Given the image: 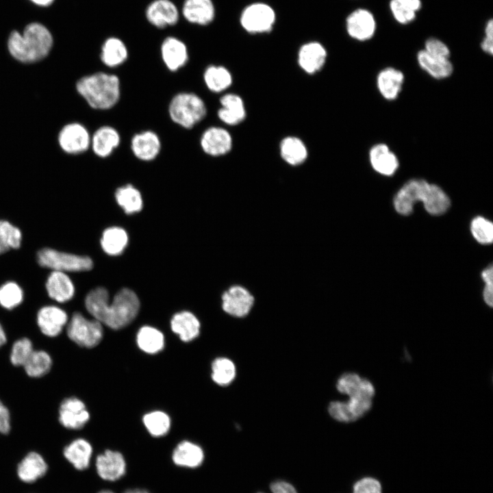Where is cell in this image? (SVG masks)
<instances>
[{
  "instance_id": "1",
  "label": "cell",
  "mask_w": 493,
  "mask_h": 493,
  "mask_svg": "<svg viewBox=\"0 0 493 493\" xmlns=\"http://www.w3.org/2000/svg\"><path fill=\"white\" fill-rule=\"evenodd\" d=\"M87 311L101 324L112 329H119L129 325L137 316L140 301L136 294L129 288L120 290L109 303L108 290L99 287L86 296Z\"/></svg>"
},
{
  "instance_id": "2",
  "label": "cell",
  "mask_w": 493,
  "mask_h": 493,
  "mask_svg": "<svg viewBox=\"0 0 493 493\" xmlns=\"http://www.w3.org/2000/svg\"><path fill=\"white\" fill-rule=\"evenodd\" d=\"M53 45V36L42 24L27 25L21 32L14 30L8 36L7 47L10 54L23 63L40 61L47 56Z\"/></svg>"
},
{
  "instance_id": "3",
  "label": "cell",
  "mask_w": 493,
  "mask_h": 493,
  "mask_svg": "<svg viewBox=\"0 0 493 493\" xmlns=\"http://www.w3.org/2000/svg\"><path fill=\"white\" fill-rule=\"evenodd\" d=\"M78 93L94 109L105 110L115 106L121 98V81L114 74L97 72L80 78Z\"/></svg>"
},
{
  "instance_id": "4",
  "label": "cell",
  "mask_w": 493,
  "mask_h": 493,
  "mask_svg": "<svg viewBox=\"0 0 493 493\" xmlns=\"http://www.w3.org/2000/svg\"><path fill=\"white\" fill-rule=\"evenodd\" d=\"M171 121L184 129H192L207 114L204 101L198 94L181 92L171 99L168 108Z\"/></svg>"
},
{
  "instance_id": "5",
  "label": "cell",
  "mask_w": 493,
  "mask_h": 493,
  "mask_svg": "<svg viewBox=\"0 0 493 493\" xmlns=\"http://www.w3.org/2000/svg\"><path fill=\"white\" fill-rule=\"evenodd\" d=\"M38 264L60 272H81L92 269L93 262L88 256L77 255L45 248L37 254Z\"/></svg>"
},
{
  "instance_id": "6",
  "label": "cell",
  "mask_w": 493,
  "mask_h": 493,
  "mask_svg": "<svg viewBox=\"0 0 493 493\" xmlns=\"http://www.w3.org/2000/svg\"><path fill=\"white\" fill-rule=\"evenodd\" d=\"M68 337L77 345L92 348L102 340L103 330L101 323L96 319L90 320L75 312L67 326Z\"/></svg>"
},
{
  "instance_id": "7",
  "label": "cell",
  "mask_w": 493,
  "mask_h": 493,
  "mask_svg": "<svg viewBox=\"0 0 493 493\" xmlns=\"http://www.w3.org/2000/svg\"><path fill=\"white\" fill-rule=\"evenodd\" d=\"M276 21V14L269 5L256 2L247 5L240 15L242 28L250 34L270 32Z\"/></svg>"
},
{
  "instance_id": "8",
  "label": "cell",
  "mask_w": 493,
  "mask_h": 493,
  "mask_svg": "<svg viewBox=\"0 0 493 493\" xmlns=\"http://www.w3.org/2000/svg\"><path fill=\"white\" fill-rule=\"evenodd\" d=\"M347 401L331 402L328 411L330 416L339 422H354L364 416L372 407V399L361 392L349 396Z\"/></svg>"
},
{
  "instance_id": "9",
  "label": "cell",
  "mask_w": 493,
  "mask_h": 493,
  "mask_svg": "<svg viewBox=\"0 0 493 493\" xmlns=\"http://www.w3.org/2000/svg\"><path fill=\"white\" fill-rule=\"evenodd\" d=\"M431 184L422 179H412L405 182L394 197V207L399 214L412 213L417 202H423Z\"/></svg>"
},
{
  "instance_id": "10",
  "label": "cell",
  "mask_w": 493,
  "mask_h": 493,
  "mask_svg": "<svg viewBox=\"0 0 493 493\" xmlns=\"http://www.w3.org/2000/svg\"><path fill=\"white\" fill-rule=\"evenodd\" d=\"M345 25L349 36L359 42L370 40L377 31V21L374 14L363 8L353 10L347 16Z\"/></svg>"
},
{
  "instance_id": "11",
  "label": "cell",
  "mask_w": 493,
  "mask_h": 493,
  "mask_svg": "<svg viewBox=\"0 0 493 493\" xmlns=\"http://www.w3.org/2000/svg\"><path fill=\"white\" fill-rule=\"evenodd\" d=\"M91 136L81 124L73 123L65 125L58 136L59 144L64 151L78 154L86 151L90 147Z\"/></svg>"
},
{
  "instance_id": "12",
  "label": "cell",
  "mask_w": 493,
  "mask_h": 493,
  "mask_svg": "<svg viewBox=\"0 0 493 493\" xmlns=\"http://www.w3.org/2000/svg\"><path fill=\"white\" fill-rule=\"evenodd\" d=\"M254 297L246 288L233 286L222 295V308L227 314L234 317H244L251 311Z\"/></svg>"
},
{
  "instance_id": "13",
  "label": "cell",
  "mask_w": 493,
  "mask_h": 493,
  "mask_svg": "<svg viewBox=\"0 0 493 493\" xmlns=\"http://www.w3.org/2000/svg\"><path fill=\"white\" fill-rule=\"evenodd\" d=\"M232 138L227 130L220 127L206 129L200 138V145L205 153L219 157L228 153L232 148Z\"/></svg>"
},
{
  "instance_id": "14",
  "label": "cell",
  "mask_w": 493,
  "mask_h": 493,
  "mask_svg": "<svg viewBox=\"0 0 493 493\" xmlns=\"http://www.w3.org/2000/svg\"><path fill=\"white\" fill-rule=\"evenodd\" d=\"M90 414L80 399L69 397L62 401L59 408V421L63 427L79 429L88 422Z\"/></svg>"
},
{
  "instance_id": "15",
  "label": "cell",
  "mask_w": 493,
  "mask_h": 493,
  "mask_svg": "<svg viewBox=\"0 0 493 493\" xmlns=\"http://www.w3.org/2000/svg\"><path fill=\"white\" fill-rule=\"evenodd\" d=\"M130 147L137 159L149 162L155 160L160 154L162 142L155 131L145 130L136 133L132 136Z\"/></svg>"
},
{
  "instance_id": "16",
  "label": "cell",
  "mask_w": 493,
  "mask_h": 493,
  "mask_svg": "<svg viewBox=\"0 0 493 493\" xmlns=\"http://www.w3.org/2000/svg\"><path fill=\"white\" fill-rule=\"evenodd\" d=\"M95 466L99 476L105 481L118 480L126 472L125 458L118 451L106 450L97 457Z\"/></svg>"
},
{
  "instance_id": "17",
  "label": "cell",
  "mask_w": 493,
  "mask_h": 493,
  "mask_svg": "<svg viewBox=\"0 0 493 493\" xmlns=\"http://www.w3.org/2000/svg\"><path fill=\"white\" fill-rule=\"evenodd\" d=\"M327 57L325 47L318 42L311 41L303 45L298 53V63L305 73L313 75L324 66Z\"/></svg>"
},
{
  "instance_id": "18",
  "label": "cell",
  "mask_w": 493,
  "mask_h": 493,
  "mask_svg": "<svg viewBox=\"0 0 493 493\" xmlns=\"http://www.w3.org/2000/svg\"><path fill=\"white\" fill-rule=\"evenodd\" d=\"M368 159L373 170L381 175H393L399 167V158L385 143L373 145L369 150Z\"/></svg>"
},
{
  "instance_id": "19",
  "label": "cell",
  "mask_w": 493,
  "mask_h": 493,
  "mask_svg": "<svg viewBox=\"0 0 493 493\" xmlns=\"http://www.w3.org/2000/svg\"><path fill=\"white\" fill-rule=\"evenodd\" d=\"M68 323L65 311L55 305L42 307L37 314V323L41 332L48 337H55Z\"/></svg>"
},
{
  "instance_id": "20",
  "label": "cell",
  "mask_w": 493,
  "mask_h": 493,
  "mask_svg": "<svg viewBox=\"0 0 493 493\" xmlns=\"http://www.w3.org/2000/svg\"><path fill=\"white\" fill-rule=\"evenodd\" d=\"M405 81L403 73L394 67L381 70L377 76V87L383 98L393 101L400 94Z\"/></svg>"
},
{
  "instance_id": "21",
  "label": "cell",
  "mask_w": 493,
  "mask_h": 493,
  "mask_svg": "<svg viewBox=\"0 0 493 493\" xmlns=\"http://www.w3.org/2000/svg\"><path fill=\"white\" fill-rule=\"evenodd\" d=\"M161 56L166 67L176 72L184 66L188 60L186 45L175 37L166 38L161 46Z\"/></svg>"
},
{
  "instance_id": "22",
  "label": "cell",
  "mask_w": 493,
  "mask_h": 493,
  "mask_svg": "<svg viewBox=\"0 0 493 493\" xmlns=\"http://www.w3.org/2000/svg\"><path fill=\"white\" fill-rule=\"evenodd\" d=\"M121 143L119 132L113 127H99L91 137L90 146L94 153L101 157H109Z\"/></svg>"
},
{
  "instance_id": "23",
  "label": "cell",
  "mask_w": 493,
  "mask_h": 493,
  "mask_svg": "<svg viewBox=\"0 0 493 493\" xmlns=\"http://www.w3.org/2000/svg\"><path fill=\"white\" fill-rule=\"evenodd\" d=\"M221 107L217 112L218 118L228 125H236L246 117V109L242 99L238 94L228 93L220 99Z\"/></svg>"
},
{
  "instance_id": "24",
  "label": "cell",
  "mask_w": 493,
  "mask_h": 493,
  "mask_svg": "<svg viewBox=\"0 0 493 493\" xmlns=\"http://www.w3.org/2000/svg\"><path fill=\"white\" fill-rule=\"evenodd\" d=\"M146 15L152 25L160 28L175 25L179 18L178 10L170 0L153 1L148 6Z\"/></svg>"
},
{
  "instance_id": "25",
  "label": "cell",
  "mask_w": 493,
  "mask_h": 493,
  "mask_svg": "<svg viewBox=\"0 0 493 493\" xmlns=\"http://www.w3.org/2000/svg\"><path fill=\"white\" fill-rule=\"evenodd\" d=\"M420 68L435 79L449 77L453 73V65L450 59H442L429 55L423 49L416 55Z\"/></svg>"
},
{
  "instance_id": "26",
  "label": "cell",
  "mask_w": 493,
  "mask_h": 493,
  "mask_svg": "<svg viewBox=\"0 0 493 493\" xmlns=\"http://www.w3.org/2000/svg\"><path fill=\"white\" fill-rule=\"evenodd\" d=\"M46 289L49 296L59 303L71 300L75 288L70 277L63 272L53 270L48 277Z\"/></svg>"
},
{
  "instance_id": "27",
  "label": "cell",
  "mask_w": 493,
  "mask_h": 493,
  "mask_svg": "<svg viewBox=\"0 0 493 493\" xmlns=\"http://www.w3.org/2000/svg\"><path fill=\"white\" fill-rule=\"evenodd\" d=\"M183 14L186 20L201 25H207L214 18L215 10L212 0H186Z\"/></svg>"
},
{
  "instance_id": "28",
  "label": "cell",
  "mask_w": 493,
  "mask_h": 493,
  "mask_svg": "<svg viewBox=\"0 0 493 493\" xmlns=\"http://www.w3.org/2000/svg\"><path fill=\"white\" fill-rule=\"evenodd\" d=\"M48 469L44 458L38 453H29L19 463L17 475L25 483H33L43 477Z\"/></svg>"
},
{
  "instance_id": "29",
  "label": "cell",
  "mask_w": 493,
  "mask_h": 493,
  "mask_svg": "<svg viewBox=\"0 0 493 493\" xmlns=\"http://www.w3.org/2000/svg\"><path fill=\"white\" fill-rule=\"evenodd\" d=\"M172 331L184 342L196 338L200 331V323L191 312L183 311L176 313L170 321Z\"/></svg>"
},
{
  "instance_id": "30",
  "label": "cell",
  "mask_w": 493,
  "mask_h": 493,
  "mask_svg": "<svg viewBox=\"0 0 493 493\" xmlns=\"http://www.w3.org/2000/svg\"><path fill=\"white\" fill-rule=\"evenodd\" d=\"M204 453L197 444L183 441L177 444L172 454L173 462L181 467L194 468L203 463Z\"/></svg>"
},
{
  "instance_id": "31",
  "label": "cell",
  "mask_w": 493,
  "mask_h": 493,
  "mask_svg": "<svg viewBox=\"0 0 493 493\" xmlns=\"http://www.w3.org/2000/svg\"><path fill=\"white\" fill-rule=\"evenodd\" d=\"M63 454L76 469L83 470L90 465L92 448L87 440L79 438L67 445L64 448Z\"/></svg>"
},
{
  "instance_id": "32",
  "label": "cell",
  "mask_w": 493,
  "mask_h": 493,
  "mask_svg": "<svg viewBox=\"0 0 493 493\" xmlns=\"http://www.w3.org/2000/svg\"><path fill=\"white\" fill-rule=\"evenodd\" d=\"M127 49L121 39L109 38L103 42L100 58L106 66L110 68L118 66L127 60Z\"/></svg>"
},
{
  "instance_id": "33",
  "label": "cell",
  "mask_w": 493,
  "mask_h": 493,
  "mask_svg": "<svg viewBox=\"0 0 493 493\" xmlns=\"http://www.w3.org/2000/svg\"><path fill=\"white\" fill-rule=\"evenodd\" d=\"M279 149L282 159L292 166L303 164L307 157L308 152L305 144L295 136L284 138L280 143Z\"/></svg>"
},
{
  "instance_id": "34",
  "label": "cell",
  "mask_w": 493,
  "mask_h": 493,
  "mask_svg": "<svg viewBox=\"0 0 493 493\" xmlns=\"http://www.w3.org/2000/svg\"><path fill=\"white\" fill-rule=\"evenodd\" d=\"M421 0H390L389 8L394 19L401 25H407L415 21L422 8Z\"/></svg>"
},
{
  "instance_id": "35",
  "label": "cell",
  "mask_w": 493,
  "mask_h": 493,
  "mask_svg": "<svg viewBox=\"0 0 493 493\" xmlns=\"http://www.w3.org/2000/svg\"><path fill=\"white\" fill-rule=\"evenodd\" d=\"M128 242L126 231L120 227H111L105 229L101 238L103 250L109 255H120Z\"/></svg>"
},
{
  "instance_id": "36",
  "label": "cell",
  "mask_w": 493,
  "mask_h": 493,
  "mask_svg": "<svg viewBox=\"0 0 493 493\" xmlns=\"http://www.w3.org/2000/svg\"><path fill=\"white\" fill-rule=\"evenodd\" d=\"M203 80L212 92L219 93L227 89L232 84V76L225 66H208L203 73Z\"/></svg>"
},
{
  "instance_id": "37",
  "label": "cell",
  "mask_w": 493,
  "mask_h": 493,
  "mask_svg": "<svg viewBox=\"0 0 493 493\" xmlns=\"http://www.w3.org/2000/svg\"><path fill=\"white\" fill-rule=\"evenodd\" d=\"M115 198L118 204L126 214L136 213L142 208V195L140 191L131 184H127L117 188Z\"/></svg>"
},
{
  "instance_id": "38",
  "label": "cell",
  "mask_w": 493,
  "mask_h": 493,
  "mask_svg": "<svg viewBox=\"0 0 493 493\" xmlns=\"http://www.w3.org/2000/svg\"><path fill=\"white\" fill-rule=\"evenodd\" d=\"M136 340L139 348L149 354L158 353L164 346L163 333L150 326L141 327L138 332Z\"/></svg>"
},
{
  "instance_id": "39",
  "label": "cell",
  "mask_w": 493,
  "mask_h": 493,
  "mask_svg": "<svg viewBox=\"0 0 493 493\" xmlns=\"http://www.w3.org/2000/svg\"><path fill=\"white\" fill-rule=\"evenodd\" d=\"M425 210L433 216L444 214L450 207L451 201L446 192L438 185L431 184L424 200Z\"/></svg>"
},
{
  "instance_id": "40",
  "label": "cell",
  "mask_w": 493,
  "mask_h": 493,
  "mask_svg": "<svg viewBox=\"0 0 493 493\" xmlns=\"http://www.w3.org/2000/svg\"><path fill=\"white\" fill-rule=\"evenodd\" d=\"M51 366L52 359L46 351L34 350L23 366L29 377H40L49 372Z\"/></svg>"
},
{
  "instance_id": "41",
  "label": "cell",
  "mask_w": 493,
  "mask_h": 493,
  "mask_svg": "<svg viewBox=\"0 0 493 493\" xmlns=\"http://www.w3.org/2000/svg\"><path fill=\"white\" fill-rule=\"evenodd\" d=\"M236 366L233 362L226 357L215 359L212 364V379L220 385H227L236 377Z\"/></svg>"
},
{
  "instance_id": "42",
  "label": "cell",
  "mask_w": 493,
  "mask_h": 493,
  "mask_svg": "<svg viewBox=\"0 0 493 493\" xmlns=\"http://www.w3.org/2000/svg\"><path fill=\"white\" fill-rule=\"evenodd\" d=\"M143 422L149 433L155 437L166 434L170 427L169 416L161 411H155L147 414L143 417Z\"/></svg>"
},
{
  "instance_id": "43",
  "label": "cell",
  "mask_w": 493,
  "mask_h": 493,
  "mask_svg": "<svg viewBox=\"0 0 493 493\" xmlns=\"http://www.w3.org/2000/svg\"><path fill=\"white\" fill-rule=\"evenodd\" d=\"M22 233L18 228L5 220H0V255L21 246Z\"/></svg>"
},
{
  "instance_id": "44",
  "label": "cell",
  "mask_w": 493,
  "mask_h": 493,
  "mask_svg": "<svg viewBox=\"0 0 493 493\" xmlns=\"http://www.w3.org/2000/svg\"><path fill=\"white\" fill-rule=\"evenodd\" d=\"M23 299V290L16 283L9 281L0 287V305L4 308L11 309L18 306Z\"/></svg>"
},
{
  "instance_id": "45",
  "label": "cell",
  "mask_w": 493,
  "mask_h": 493,
  "mask_svg": "<svg viewBox=\"0 0 493 493\" xmlns=\"http://www.w3.org/2000/svg\"><path fill=\"white\" fill-rule=\"evenodd\" d=\"M470 231L475 239L481 244H488L493 240V224L482 217L477 216L470 224Z\"/></svg>"
},
{
  "instance_id": "46",
  "label": "cell",
  "mask_w": 493,
  "mask_h": 493,
  "mask_svg": "<svg viewBox=\"0 0 493 493\" xmlns=\"http://www.w3.org/2000/svg\"><path fill=\"white\" fill-rule=\"evenodd\" d=\"M34 351L32 342L27 338L16 340L12 346L10 361L14 366H23Z\"/></svg>"
},
{
  "instance_id": "47",
  "label": "cell",
  "mask_w": 493,
  "mask_h": 493,
  "mask_svg": "<svg viewBox=\"0 0 493 493\" xmlns=\"http://www.w3.org/2000/svg\"><path fill=\"white\" fill-rule=\"evenodd\" d=\"M422 49L434 57L450 59L451 51L449 47L439 38L433 37L427 38Z\"/></svg>"
},
{
  "instance_id": "48",
  "label": "cell",
  "mask_w": 493,
  "mask_h": 493,
  "mask_svg": "<svg viewBox=\"0 0 493 493\" xmlns=\"http://www.w3.org/2000/svg\"><path fill=\"white\" fill-rule=\"evenodd\" d=\"M353 493H381V485L374 478L364 477L355 483Z\"/></svg>"
},
{
  "instance_id": "49",
  "label": "cell",
  "mask_w": 493,
  "mask_h": 493,
  "mask_svg": "<svg viewBox=\"0 0 493 493\" xmlns=\"http://www.w3.org/2000/svg\"><path fill=\"white\" fill-rule=\"evenodd\" d=\"M481 277L485 282L483 292V300L490 307L493 305V268L492 266L484 269L481 273Z\"/></svg>"
},
{
  "instance_id": "50",
  "label": "cell",
  "mask_w": 493,
  "mask_h": 493,
  "mask_svg": "<svg viewBox=\"0 0 493 493\" xmlns=\"http://www.w3.org/2000/svg\"><path fill=\"white\" fill-rule=\"evenodd\" d=\"M10 431V415L8 409L0 401V433L8 434Z\"/></svg>"
},
{
  "instance_id": "51",
  "label": "cell",
  "mask_w": 493,
  "mask_h": 493,
  "mask_svg": "<svg viewBox=\"0 0 493 493\" xmlns=\"http://www.w3.org/2000/svg\"><path fill=\"white\" fill-rule=\"evenodd\" d=\"M270 490L273 493H297L291 484L281 481L273 483L270 485Z\"/></svg>"
},
{
  "instance_id": "52",
  "label": "cell",
  "mask_w": 493,
  "mask_h": 493,
  "mask_svg": "<svg viewBox=\"0 0 493 493\" xmlns=\"http://www.w3.org/2000/svg\"><path fill=\"white\" fill-rule=\"evenodd\" d=\"M481 49L488 55H492L493 53V38L484 36L481 42Z\"/></svg>"
},
{
  "instance_id": "53",
  "label": "cell",
  "mask_w": 493,
  "mask_h": 493,
  "mask_svg": "<svg viewBox=\"0 0 493 493\" xmlns=\"http://www.w3.org/2000/svg\"><path fill=\"white\" fill-rule=\"evenodd\" d=\"M484 36L493 38V21L491 18L485 23L484 27Z\"/></svg>"
},
{
  "instance_id": "54",
  "label": "cell",
  "mask_w": 493,
  "mask_h": 493,
  "mask_svg": "<svg viewBox=\"0 0 493 493\" xmlns=\"http://www.w3.org/2000/svg\"><path fill=\"white\" fill-rule=\"evenodd\" d=\"M34 5L40 7H47L50 5L54 0H29Z\"/></svg>"
},
{
  "instance_id": "55",
  "label": "cell",
  "mask_w": 493,
  "mask_h": 493,
  "mask_svg": "<svg viewBox=\"0 0 493 493\" xmlns=\"http://www.w3.org/2000/svg\"><path fill=\"white\" fill-rule=\"evenodd\" d=\"M6 342V336L3 330V327L0 323V347L3 346Z\"/></svg>"
},
{
  "instance_id": "56",
  "label": "cell",
  "mask_w": 493,
  "mask_h": 493,
  "mask_svg": "<svg viewBox=\"0 0 493 493\" xmlns=\"http://www.w3.org/2000/svg\"><path fill=\"white\" fill-rule=\"evenodd\" d=\"M123 493H149L148 491L142 489H132V490H127L125 491Z\"/></svg>"
},
{
  "instance_id": "57",
  "label": "cell",
  "mask_w": 493,
  "mask_h": 493,
  "mask_svg": "<svg viewBox=\"0 0 493 493\" xmlns=\"http://www.w3.org/2000/svg\"><path fill=\"white\" fill-rule=\"evenodd\" d=\"M99 493H114V492H113L111 491V490H102V491L99 492Z\"/></svg>"
}]
</instances>
